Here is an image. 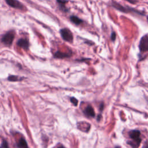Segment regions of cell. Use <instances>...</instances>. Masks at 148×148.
Instances as JSON below:
<instances>
[{
  "label": "cell",
  "instance_id": "1",
  "mask_svg": "<svg viewBox=\"0 0 148 148\" xmlns=\"http://www.w3.org/2000/svg\"><path fill=\"white\" fill-rule=\"evenodd\" d=\"M141 132L139 130H132L129 132V136L132 139L128 143L131 146L132 148H138L141 143V138H140Z\"/></svg>",
  "mask_w": 148,
  "mask_h": 148
},
{
  "label": "cell",
  "instance_id": "2",
  "mask_svg": "<svg viewBox=\"0 0 148 148\" xmlns=\"http://www.w3.org/2000/svg\"><path fill=\"white\" fill-rule=\"evenodd\" d=\"M139 48L142 53L148 52V35H144L142 37L140 40Z\"/></svg>",
  "mask_w": 148,
  "mask_h": 148
},
{
  "label": "cell",
  "instance_id": "3",
  "mask_svg": "<svg viewBox=\"0 0 148 148\" xmlns=\"http://www.w3.org/2000/svg\"><path fill=\"white\" fill-rule=\"evenodd\" d=\"M60 34L63 39L68 42L73 41L74 36L72 32L68 28H63L60 30Z\"/></svg>",
  "mask_w": 148,
  "mask_h": 148
},
{
  "label": "cell",
  "instance_id": "4",
  "mask_svg": "<svg viewBox=\"0 0 148 148\" xmlns=\"http://www.w3.org/2000/svg\"><path fill=\"white\" fill-rule=\"evenodd\" d=\"M14 39V34L12 32H9L7 34H6L5 35H4L2 39V41L5 45L9 46L12 43Z\"/></svg>",
  "mask_w": 148,
  "mask_h": 148
},
{
  "label": "cell",
  "instance_id": "5",
  "mask_svg": "<svg viewBox=\"0 0 148 148\" xmlns=\"http://www.w3.org/2000/svg\"><path fill=\"white\" fill-rule=\"evenodd\" d=\"M112 5L116 9H118V10H119L121 12H123L124 13H127V12H135L137 13H139V14H141V13L138 12L137 11H135V10H134L133 9H131V8H124V7L122 6L120 4H118V3H116V2H113L112 3Z\"/></svg>",
  "mask_w": 148,
  "mask_h": 148
},
{
  "label": "cell",
  "instance_id": "6",
  "mask_svg": "<svg viewBox=\"0 0 148 148\" xmlns=\"http://www.w3.org/2000/svg\"><path fill=\"white\" fill-rule=\"evenodd\" d=\"M7 3L11 7L17 9H23V5L18 0H6Z\"/></svg>",
  "mask_w": 148,
  "mask_h": 148
},
{
  "label": "cell",
  "instance_id": "7",
  "mask_svg": "<svg viewBox=\"0 0 148 148\" xmlns=\"http://www.w3.org/2000/svg\"><path fill=\"white\" fill-rule=\"evenodd\" d=\"M17 44L19 47L25 49V50H27V49H28V47H29L28 42L26 39H19L18 41Z\"/></svg>",
  "mask_w": 148,
  "mask_h": 148
},
{
  "label": "cell",
  "instance_id": "8",
  "mask_svg": "<svg viewBox=\"0 0 148 148\" xmlns=\"http://www.w3.org/2000/svg\"><path fill=\"white\" fill-rule=\"evenodd\" d=\"M84 113L88 117L94 118L95 116V112L94 111V109L92 108V107H91L90 105L87 106L85 108V109L84 111Z\"/></svg>",
  "mask_w": 148,
  "mask_h": 148
},
{
  "label": "cell",
  "instance_id": "9",
  "mask_svg": "<svg viewBox=\"0 0 148 148\" xmlns=\"http://www.w3.org/2000/svg\"><path fill=\"white\" fill-rule=\"evenodd\" d=\"M71 54L63 53V52L58 51L55 54V57L57 58V59H64V58H66V57H69L71 56Z\"/></svg>",
  "mask_w": 148,
  "mask_h": 148
},
{
  "label": "cell",
  "instance_id": "10",
  "mask_svg": "<svg viewBox=\"0 0 148 148\" xmlns=\"http://www.w3.org/2000/svg\"><path fill=\"white\" fill-rule=\"evenodd\" d=\"M18 146L19 148H29L27 142L24 139H21L19 141L18 143Z\"/></svg>",
  "mask_w": 148,
  "mask_h": 148
},
{
  "label": "cell",
  "instance_id": "11",
  "mask_svg": "<svg viewBox=\"0 0 148 148\" xmlns=\"http://www.w3.org/2000/svg\"><path fill=\"white\" fill-rule=\"evenodd\" d=\"M70 19H71V20L74 23H75V24H76V25H79L80 24H81V23L83 22V21H82L81 19H80L78 18V17L75 16H71V17H70Z\"/></svg>",
  "mask_w": 148,
  "mask_h": 148
},
{
  "label": "cell",
  "instance_id": "12",
  "mask_svg": "<svg viewBox=\"0 0 148 148\" xmlns=\"http://www.w3.org/2000/svg\"><path fill=\"white\" fill-rule=\"evenodd\" d=\"M8 79L11 81V82H16L19 80V78L16 76H14V75H12V76H10L8 77Z\"/></svg>",
  "mask_w": 148,
  "mask_h": 148
},
{
  "label": "cell",
  "instance_id": "13",
  "mask_svg": "<svg viewBox=\"0 0 148 148\" xmlns=\"http://www.w3.org/2000/svg\"><path fill=\"white\" fill-rule=\"evenodd\" d=\"M71 102L75 105V106H77L78 105V101L77 99L75 97H72L71 98Z\"/></svg>",
  "mask_w": 148,
  "mask_h": 148
},
{
  "label": "cell",
  "instance_id": "14",
  "mask_svg": "<svg viewBox=\"0 0 148 148\" xmlns=\"http://www.w3.org/2000/svg\"><path fill=\"white\" fill-rule=\"evenodd\" d=\"M57 1L60 5H65L66 3H67V1H66V0H57Z\"/></svg>",
  "mask_w": 148,
  "mask_h": 148
},
{
  "label": "cell",
  "instance_id": "15",
  "mask_svg": "<svg viewBox=\"0 0 148 148\" xmlns=\"http://www.w3.org/2000/svg\"><path fill=\"white\" fill-rule=\"evenodd\" d=\"M2 147H3V148H9V146H8V143H7L5 141H3V144H2Z\"/></svg>",
  "mask_w": 148,
  "mask_h": 148
},
{
  "label": "cell",
  "instance_id": "16",
  "mask_svg": "<svg viewBox=\"0 0 148 148\" xmlns=\"http://www.w3.org/2000/svg\"><path fill=\"white\" fill-rule=\"evenodd\" d=\"M115 39H116V34L114 32H113L111 35V39H112V41H114L115 40Z\"/></svg>",
  "mask_w": 148,
  "mask_h": 148
},
{
  "label": "cell",
  "instance_id": "17",
  "mask_svg": "<svg viewBox=\"0 0 148 148\" xmlns=\"http://www.w3.org/2000/svg\"><path fill=\"white\" fill-rule=\"evenodd\" d=\"M126 1H127L128 3H131V4H135L136 3V1H135V0H126Z\"/></svg>",
  "mask_w": 148,
  "mask_h": 148
},
{
  "label": "cell",
  "instance_id": "18",
  "mask_svg": "<svg viewBox=\"0 0 148 148\" xmlns=\"http://www.w3.org/2000/svg\"><path fill=\"white\" fill-rule=\"evenodd\" d=\"M58 148H66V147H63V146H60V147H59Z\"/></svg>",
  "mask_w": 148,
  "mask_h": 148
},
{
  "label": "cell",
  "instance_id": "19",
  "mask_svg": "<svg viewBox=\"0 0 148 148\" xmlns=\"http://www.w3.org/2000/svg\"><path fill=\"white\" fill-rule=\"evenodd\" d=\"M115 148H120L119 147H115Z\"/></svg>",
  "mask_w": 148,
  "mask_h": 148
},
{
  "label": "cell",
  "instance_id": "20",
  "mask_svg": "<svg viewBox=\"0 0 148 148\" xmlns=\"http://www.w3.org/2000/svg\"><path fill=\"white\" fill-rule=\"evenodd\" d=\"M145 148H148V147H145Z\"/></svg>",
  "mask_w": 148,
  "mask_h": 148
},
{
  "label": "cell",
  "instance_id": "21",
  "mask_svg": "<svg viewBox=\"0 0 148 148\" xmlns=\"http://www.w3.org/2000/svg\"><path fill=\"white\" fill-rule=\"evenodd\" d=\"M147 20H148V18H147Z\"/></svg>",
  "mask_w": 148,
  "mask_h": 148
}]
</instances>
